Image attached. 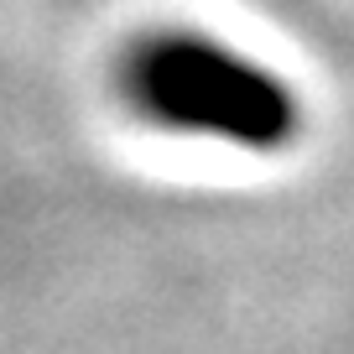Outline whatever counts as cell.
Segmentation results:
<instances>
[{
    "label": "cell",
    "mask_w": 354,
    "mask_h": 354,
    "mask_svg": "<svg viewBox=\"0 0 354 354\" xmlns=\"http://www.w3.org/2000/svg\"><path fill=\"white\" fill-rule=\"evenodd\" d=\"M125 88L156 125L234 151H287L302 136V100L271 63L203 32L146 37L125 57Z\"/></svg>",
    "instance_id": "1"
}]
</instances>
